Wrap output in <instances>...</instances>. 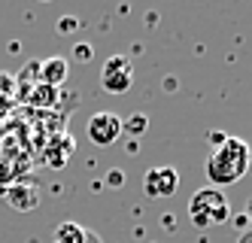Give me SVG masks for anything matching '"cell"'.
<instances>
[{"label": "cell", "mask_w": 252, "mask_h": 243, "mask_svg": "<svg viewBox=\"0 0 252 243\" xmlns=\"http://www.w3.org/2000/svg\"><path fill=\"white\" fill-rule=\"evenodd\" d=\"M67 70H70V64H67V58H46L43 64H40V85H49V88H58L64 79H67Z\"/></svg>", "instance_id": "52a82bcc"}, {"label": "cell", "mask_w": 252, "mask_h": 243, "mask_svg": "<svg viewBox=\"0 0 252 243\" xmlns=\"http://www.w3.org/2000/svg\"><path fill=\"white\" fill-rule=\"evenodd\" d=\"M146 128H149V119L143 116V113H134L131 119H125V122H122V134L140 137V134H143V131H146Z\"/></svg>", "instance_id": "9c48e42d"}, {"label": "cell", "mask_w": 252, "mask_h": 243, "mask_svg": "<svg viewBox=\"0 0 252 243\" xmlns=\"http://www.w3.org/2000/svg\"><path fill=\"white\" fill-rule=\"evenodd\" d=\"M189 219L194 228H216L231 222V204L222 189L204 185L189 198Z\"/></svg>", "instance_id": "7a4b0ae2"}, {"label": "cell", "mask_w": 252, "mask_h": 243, "mask_svg": "<svg viewBox=\"0 0 252 243\" xmlns=\"http://www.w3.org/2000/svg\"><path fill=\"white\" fill-rule=\"evenodd\" d=\"M85 131H88V140H92L94 146L106 149V146H113L122 137V116H116V113H94L92 119H88Z\"/></svg>", "instance_id": "277c9868"}, {"label": "cell", "mask_w": 252, "mask_h": 243, "mask_svg": "<svg viewBox=\"0 0 252 243\" xmlns=\"http://www.w3.org/2000/svg\"><path fill=\"white\" fill-rule=\"evenodd\" d=\"M58 98V88H49V85H40L33 91V104H55Z\"/></svg>", "instance_id": "30bf717a"}, {"label": "cell", "mask_w": 252, "mask_h": 243, "mask_svg": "<svg viewBox=\"0 0 252 243\" xmlns=\"http://www.w3.org/2000/svg\"><path fill=\"white\" fill-rule=\"evenodd\" d=\"M246 222H252V201H249V207H246Z\"/></svg>", "instance_id": "9a60e30c"}, {"label": "cell", "mask_w": 252, "mask_h": 243, "mask_svg": "<svg viewBox=\"0 0 252 243\" xmlns=\"http://www.w3.org/2000/svg\"><path fill=\"white\" fill-rule=\"evenodd\" d=\"M70 28H76V18H61V34H67Z\"/></svg>", "instance_id": "7c38bea8"}, {"label": "cell", "mask_w": 252, "mask_h": 243, "mask_svg": "<svg viewBox=\"0 0 252 243\" xmlns=\"http://www.w3.org/2000/svg\"><path fill=\"white\" fill-rule=\"evenodd\" d=\"M55 243H92V231L85 225H79V222L67 219L55 228Z\"/></svg>", "instance_id": "ba28073f"}, {"label": "cell", "mask_w": 252, "mask_h": 243, "mask_svg": "<svg viewBox=\"0 0 252 243\" xmlns=\"http://www.w3.org/2000/svg\"><path fill=\"white\" fill-rule=\"evenodd\" d=\"M3 198H6L9 207H15V210H33L43 195H40L37 182H12V185H6Z\"/></svg>", "instance_id": "8992f818"}, {"label": "cell", "mask_w": 252, "mask_h": 243, "mask_svg": "<svg viewBox=\"0 0 252 243\" xmlns=\"http://www.w3.org/2000/svg\"><path fill=\"white\" fill-rule=\"evenodd\" d=\"M237 243H252V231H246V234H240V240Z\"/></svg>", "instance_id": "5bb4252c"}, {"label": "cell", "mask_w": 252, "mask_h": 243, "mask_svg": "<svg viewBox=\"0 0 252 243\" xmlns=\"http://www.w3.org/2000/svg\"><path fill=\"white\" fill-rule=\"evenodd\" d=\"M110 182H113V185H119V182H125V176H122L119 171H113V174H110Z\"/></svg>", "instance_id": "4fadbf2b"}, {"label": "cell", "mask_w": 252, "mask_h": 243, "mask_svg": "<svg viewBox=\"0 0 252 243\" xmlns=\"http://www.w3.org/2000/svg\"><path fill=\"white\" fill-rule=\"evenodd\" d=\"M179 189V171L176 167H152L143 176V192L149 198H173Z\"/></svg>", "instance_id": "5b68a950"}, {"label": "cell", "mask_w": 252, "mask_h": 243, "mask_svg": "<svg viewBox=\"0 0 252 243\" xmlns=\"http://www.w3.org/2000/svg\"><path fill=\"white\" fill-rule=\"evenodd\" d=\"M73 55H76V58H79V61H92V46H88V43H79Z\"/></svg>", "instance_id": "8fae6325"}, {"label": "cell", "mask_w": 252, "mask_h": 243, "mask_svg": "<svg viewBox=\"0 0 252 243\" xmlns=\"http://www.w3.org/2000/svg\"><path fill=\"white\" fill-rule=\"evenodd\" d=\"M134 85V67L125 55H110L100 67V88L106 95H125Z\"/></svg>", "instance_id": "3957f363"}, {"label": "cell", "mask_w": 252, "mask_h": 243, "mask_svg": "<svg viewBox=\"0 0 252 243\" xmlns=\"http://www.w3.org/2000/svg\"><path fill=\"white\" fill-rule=\"evenodd\" d=\"M252 164V149L243 137H225L219 146H213L207 158V176L213 189H225V185L240 182L249 174Z\"/></svg>", "instance_id": "6da1fadb"}]
</instances>
